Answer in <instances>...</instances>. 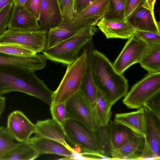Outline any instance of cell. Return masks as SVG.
Listing matches in <instances>:
<instances>
[{"label":"cell","mask_w":160,"mask_h":160,"mask_svg":"<svg viewBox=\"0 0 160 160\" xmlns=\"http://www.w3.org/2000/svg\"><path fill=\"white\" fill-rule=\"evenodd\" d=\"M98 22L91 17L74 15L71 19L63 21L48 31L45 49L51 47L86 29L95 26Z\"/></svg>","instance_id":"obj_8"},{"label":"cell","mask_w":160,"mask_h":160,"mask_svg":"<svg viewBox=\"0 0 160 160\" xmlns=\"http://www.w3.org/2000/svg\"><path fill=\"white\" fill-rule=\"evenodd\" d=\"M143 107L145 119V141L155 159L160 160V116L146 104Z\"/></svg>","instance_id":"obj_12"},{"label":"cell","mask_w":160,"mask_h":160,"mask_svg":"<svg viewBox=\"0 0 160 160\" xmlns=\"http://www.w3.org/2000/svg\"><path fill=\"white\" fill-rule=\"evenodd\" d=\"M19 92L36 98L50 106L52 91L34 71L17 67H0V95Z\"/></svg>","instance_id":"obj_2"},{"label":"cell","mask_w":160,"mask_h":160,"mask_svg":"<svg viewBox=\"0 0 160 160\" xmlns=\"http://www.w3.org/2000/svg\"></svg>","instance_id":"obj_43"},{"label":"cell","mask_w":160,"mask_h":160,"mask_svg":"<svg viewBox=\"0 0 160 160\" xmlns=\"http://www.w3.org/2000/svg\"><path fill=\"white\" fill-rule=\"evenodd\" d=\"M109 0H96L82 10L75 13L79 16L91 17L98 22L108 11Z\"/></svg>","instance_id":"obj_26"},{"label":"cell","mask_w":160,"mask_h":160,"mask_svg":"<svg viewBox=\"0 0 160 160\" xmlns=\"http://www.w3.org/2000/svg\"><path fill=\"white\" fill-rule=\"evenodd\" d=\"M112 107L104 96L98 92L95 112L100 123L102 126H106L110 120Z\"/></svg>","instance_id":"obj_27"},{"label":"cell","mask_w":160,"mask_h":160,"mask_svg":"<svg viewBox=\"0 0 160 160\" xmlns=\"http://www.w3.org/2000/svg\"><path fill=\"white\" fill-rule=\"evenodd\" d=\"M64 20L72 18L75 14V0H59Z\"/></svg>","instance_id":"obj_34"},{"label":"cell","mask_w":160,"mask_h":160,"mask_svg":"<svg viewBox=\"0 0 160 160\" xmlns=\"http://www.w3.org/2000/svg\"><path fill=\"white\" fill-rule=\"evenodd\" d=\"M6 128L14 139L19 142H27L35 132V124L19 110L13 111L9 115Z\"/></svg>","instance_id":"obj_11"},{"label":"cell","mask_w":160,"mask_h":160,"mask_svg":"<svg viewBox=\"0 0 160 160\" xmlns=\"http://www.w3.org/2000/svg\"><path fill=\"white\" fill-rule=\"evenodd\" d=\"M48 31H21L7 29L0 37V44L19 45L37 53L45 49Z\"/></svg>","instance_id":"obj_7"},{"label":"cell","mask_w":160,"mask_h":160,"mask_svg":"<svg viewBox=\"0 0 160 160\" xmlns=\"http://www.w3.org/2000/svg\"><path fill=\"white\" fill-rule=\"evenodd\" d=\"M97 25L107 38L128 39L134 34L136 30L126 20L108 19L104 16Z\"/></svg>","instance_id":"obj_16"},{"label":"cell","mask_w":160,"mask_h":160,"mask_svg":"<svg viewBox=\"0 0 160 160\" xmlns=\"http://www.w3.org/2000/svg\"><path fill=\"white\" fill-rule=\"evenodd\" d=\"M134 34L146 42L148 46L160 43V34L149 31L136 30Z\"/></svg>","instance_id":"obj_32"},{"label":"cell","mask_w":160,"mask_h":160,"mask_svg":"<svg viewBox=\"0 0 160 160\" xmlns=\"http://www.w3.org/2000/svg\"><path fill=\"white\" fill-rule=\"evenodd\" d=\"M39 155L28 142H19L14 147L0 157V160H32Z\"/></svg>","instance_id":"obj_23"},{"label":"cell","mask_w":160,"mask_h":160,"mask_svg":"<svg viewBox=\"0 0 160 160\" xmlns=\"http://www.w3.org/2000/svg\"><path fill=\"white\" fill-rule=\"evenodd\" d=\"M156 0H146L145 5L152 12H154V8Z\"/></svg>","instance_id":"obj_40"},{"label":"cell","mask_w":160,"mask_h":160,"mask_svg":"<svg viewBox=\"0 0 160 160\" xmlns=\"http://www.w3.org/2000/svg\"><path fill=\"white\" fill-rule=\"evenodd\" d=\"M145 137L138 136L121 147L111 152L112 160H139L143 151Z\"/></svg>","instance_id":"obj_22"},{"label":"cell","mask_w":160,"mask_h":160,"mask_svg":"<svg viewBox=\"0 0 160 160\" xmlns=\"http://www.w3.org/2000/svg\"><path fill=\"white\" fill-rule=\"evenodd\" d=\"M13 3L5 6L0 11V37L8 29L10 14Z\"/></svg>","instance_id":"obj_33"},{"label":"cell","mask_w":160,"mask_h":160,"mask_svg":"<svg viewBox=\"0 0 160 160\" xmlns=\"http://www.w3.org/2000/svg\"><path fill=\"white\" fill-rule=\"evenodd\" d=\"M148 46L133 34L128 38L121 52L112 63L114 67L123 74L131 66L139 63Z\"/></svg>","instance_id":"obj_10"},{"label":"cell","mask_w":160,"mask_h":160,"mask_svg":"<svg viewBox=\"0 0 160 160\" xmlns=\"http://www.w3.org/2000/svg\"><path fill=\"white\" fill-rule=\"evenodd\" d=\"M41 0H27L24 6L38 20Z\"/></svg>","instance_id":"obj_36"},{"label":"cell","mask_w":160,"mask_h":160,"mask_svg":"<svg viewBox=\"0 0 160 160\" xmlns=\"http://www.w3.org/2000/svg\"><path fill=\"white\" fill-rule=\"evenodd\" d=\"M65 105L67 119L76 121L89 130L97 131L92 111L79 91L65 102Z\"/></svg>","instance_id":"obj_9"},{"label":"cell","mask_w":160,"mask_h":160,"mask_svg":"<svg viewBox=\"0 0 160 160\" xmlns=\"http://www.w3.org/2000/svg\"><path fill=\"white\" fill-rule=\"evenodd\" d=\"M88 62V50L85 48L74 62L67 65L59 86L53 92L52 102H65L79 91Z\"/></svg>","instance_id":"obj_4"},{"label":"cell","mask_w":160,"mask_h":160,"mask_svg":"<svg viewBox=\"0 0 160 160\" xmlns=\"http://www.w3.org/2000/svg\"><path fill=\"white\" fill-rule=\"evenodd\" d=\"M36 136L58 142L72 152L73 148L68 143L62 126L53 119L38 120L35 124Z\"/></svg>","instance_id":"obj_18"},{"label":"cell","mask_w":160,"mask_h":160,"mask_svg":"<svg viewBox=\"0 0 160 160\" xmlns=\"http://www.w3.org/2000/svg\"><path fill=\"white\" fill-rule=\"evenodd\" d=\"M27 0H13V4L16 6H24Z\"/></svg>","instance_id":"obj_42"},{"label":"cell","mask_w":160,"mask_h":160,"mask_svg":"<svg viewBox=\"0 0 160 160\" xmlns=\"http://www.w3.org/2000/svg\"><path fill=\"white\" fill-rule=\"evenodd\" d=\"M106 127L111 150L121 147L135 137L140 136L114 120H110Z\"/></svg>","instance_id":"obj_19"},{"label":"cell","mask_w":160,"mask_h":160,"mask_svg":"<svg viewBox=\"0 0 160 160\" xmlns=\"http://www.w3.org/2000/svg\"><path fill=\"white\" fill-rule=\"evenodd\" d=\"M95 0H75L74 5L75 13L82 10Z\"/></svg>","instance_id":"obj_38"},{"label":"cell","mask_w":160,"mask_h":160,"mask_svg":"<svg viewBox=\"0 0 160 160\" xmlns=\"http://www.w3.org/2000/svg\"><path fill=\"white\" fill-rule=\"evenodd\" d=\"M91 74L98 91L112 107L128 92L127 79L114 68L103 54L94 49H88Z\"/></svg>","instance_id":"obj_1"},{"label":"cell","mask_w":160,"mask_h":160,"mask_svg":"<svg viewBox=\"0 0 160 160\" xmlns=\"http://www.w3.org/2000/svg\"><path fill=\"white\" fill-rule=\"evenodd\" d=\"M27 142L39 155L51 154L70 157L72 154V152L64 145L48 138L36 136L30 138Z\"/></svg>","instance_id":"obj_20"},{"label":"cell","mask_w":160,"mask_h":160,"mask_svg":"<svg viewBox=\"0 0 160 160\" xmlns=\"http://www.w3.org/2000/svg\"><path fill=\"white\" fill-rule=\"evenodd\" d=\"M13 0H0V11L5 6L12 3H13Z\"/></svg>","instance_id":"obj_41"},{"label":"cell","mask_w":160,"mask_h":160,"mask_svg":"<svg viewBox=\"0 0 160 160\" xmlns=\"http://www.w3.org/2000/svg\"><path fill=\"white\" fill-rule=\"evenodd\" d=\"M144 104L160 116V92L155 94Z\"/></svg>","instance_id":"obj_37"},{"label":"cell","mask_w":160,"mask_h":160,"mask_svg":"<svg viewBox=\"0 0 160 160\" xmlns=\"http://www.w3.org/2000/svg\"><path fill=\"white\" fill-rule=\"evenodd\" d=\"M13 140L6 128L0 127V157L18 144Z\"/></svg>","instance_id":"obj_30"},{"label":"cell","mask_w":160,"mask_h":160,"mask_svg":"<svg viewBox=\"0 0 160 160\" xmlns=\"http://www.w3.org/2000/svg\"><path fill=\"white\" fill-rule=\"evenodd\" d=\"M63 21L59 0H41L38 20L41 30L48 31L59 25Z\"/></svg>","instance_id":"obj_14"},{"label":"cell","mask_w":160,"mask_h":160,"mask_svg":"<svg viewBox=\"0 0 160 160\" xmlns=\"http://www.w3.org/2000/svg\"><path fill=\"white\" fill-rule=\"evenodd\" d=\"M21 31L39 30L38 20L24 6L13 4L8 29Z\"/></svg>","instance_id":"obj_13"},{"label":"cell","mask_w":160,"mask_h":160,"mask_svg":"<svg viewBox=\"0 0 160 160\" xmlns=\"http://www.w3.org/2000/svg\"><path fill=\"white\" fill-rule=\"evenodd\" d=\"M79 91L88 102L92 112L95 111L98 91L92 79L89 60L87 71L83 78Z\"/></svg>","instance_id":"obj_25"},{"label":"cell","mask_w":160,"mask_h":160,"mask_svg":"<svg viewBox=\"0 0 160 160\" xmlns=\"http://www.w3.org/2000/svg\"><path fill=\"white\" fill-rule=\"evenodd\" d=\"M0 52L20 56H29L37 54L21 45L13 43L0 44Z\"/></svg>","instance_id":"obj_29"},{"label":"cell","mask_w":160,"mask_h":160,"mask_svg":"<svg viewBox=\"0 0 160 160\" xmlns=\"http://www.w3.org/2000/svg\"><path fill=\"white\" fill-rule=\"evenodd\" d=\"M6 101L5 97L0 95V118L5 109Z\"/></svg>","instance_id":"obj_39"},{"label":"cell","mask_w":160,"mask_h":160,"mask_svg":"<svg viewBox=\"0 0 160 160\" xmlns=\"http://www.w3.org/2000/svg\"><path fill=\"white\" fill-rule=\"evenodd\" d=\"M160 92V72L148 73L127 92L122 102L127 107L138 109Z\"/></svg>","instance_id":"obj_6"},{"label":"cell","mask_w":160,"mask_h":160,"mask_svg":"<svg viewBox=\"0 0 160 160\" xmlns=\"http://www.w3.org/2000/svg\"><path fill=\"white\" fill-rule=\"evenodd\" d=\"M139 63L148 73L160 72V43L148 46Z\"/></svg>","instance_id":"obj_24"},{"label":"cell","mask_w":160,"mask_h":160,"mask_svg":"<svg viewBox=\"0 0 160 160\" xmlns=\"http://www.w3.org/2000/svg\"><path fill=\"white\" fill-rule=\"evenodd\" d=\"M62 127L66 139L83 152L100 154V143L97 132L89 130L80 122L67 119Z\"/></svg>","instance_id":"obj_5"},{"label":"cell","mask_w":160,"mask_h":160,"mask_svg":"<svg viewBox=\"0 0 160 160\" xmlns=\"http://www.w3.org/2000/svg\"><path fill=\"white\" fill-rule=\"evenodd\" d=\"M126 1V0H109L108 11L104 17L108 19L125 20Z\"/></svg>","instance_id":"obj_28"},{"label":"cell","mask_w":160,"mask_h":160,"mask_svg":"<svg viewBox=\"0 0 160 160\" xmlns=\"http://www.w3.org/2000/svg\"><path fill=\"white\" fill-rule=\"evenodd\" d=\"M46 59L43 54H40L29 56H20L0 52V67H17L34 72L46 67Z\"/></svg>","instance_id":"obj_15"},{"label":"cell","mask_w":160,"mask_h":160,"mask_svg":"<svg viewBox=\"0 0 160 160\" xmlns=\"http://www.w3.org/2000/svg\"><path fill=\"white\" fill-rule=\"evenodd\" d=\"M136 30L160 34L159 22L157 21L154 12L145 5L141 7L126 20Z\"/></svg>","instance_id":"obj_17"},{"label":"cell","mask_w":160,"mask_h":160,"mask_svg":"<svg viewBox=\"0 0 160 160\" xmlns=\"http://www.w3.org/2000/svg\"><path fill=\"white\" fill-rule=\"evenodd\" d=\"M97 31L95 26L86 29L45 49L42 52V54L47 59L69 65L78 58L81 50L91 41Z\"/></svg>","instance_id":"obj_3"},{"label":"cell","mask_w":160,"mask_h":160,"mask_svg":"<svg viewBox=\"0 0 160 160\" xmlns=\"http://www.w3.org/2000/svg\"><path fill=\"white\" fill-rule=\"evenodd\" d=\"M146 3V0H126L125 9V20Z\"/></svg>","instance_id":"obj_35"},{"label":"cell","mask_w":160,"mask_h":160,"mask_svg":"<svg viewBox=\"0 0 160 160\" xmlns=\"http://www.w3.org/2000/svg\"><path fill=\"white\" fill-rule=\"evenodd\" d=\"M50 106V112L52 119L62 126L67 119L65 102H52Z\"/></svg>","instance_id":"obj_31"},{"label":"cell","mask_w":160,"mask_h":160,"mask_svg":"<svg viewBox=\"0 0 160 160\" xmlns=\"http://www.w3.org/2000/svg\"><path fill=\"white\" fill-rule=\"evenodd\" d=\"M114 120L138 135L146 136L145 114L143 106L136 111L117 113Z\"/></svg>","instance_id":"obj_21"}]
</instances>
